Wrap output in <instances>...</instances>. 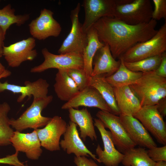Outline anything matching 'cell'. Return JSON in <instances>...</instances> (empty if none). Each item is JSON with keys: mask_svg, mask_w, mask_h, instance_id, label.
I'll return each mask as SVG.
<instances>
[{"mask_svg": "<svg viewBox=\"0 0 166 166\" xmlns=\"http://www.w3.org/2000/svg\"><path fill=\"white\" fill-rule=\"evenodd\" d=\"M77 125L70 121L64 134V139L60 142V145L68 154L73 153L76 156H91L99 163L96 156L89 151L81 140L77 129Z\"/></svg>", "mask_w": 166, "mask_h": 166, "instance_id": "d6986e66", "label": "cell"}, {"mask_svg": "<svg viewBox=\"0 0 166 166\" xmlns=\"http://www.w3.org/2000/svg\"><path fill=\"white\" fill-rule=\"evenodd\" d=\"M10 107L6 102L0 103V146H6L11 144V138L14 131L10 124L8 115Z\"/></svg>", "mask_w": 166, "mask_h": 166, "instance_id": "f1b7e54d", "label": "cell"}, {"mask_svg": "<svg viewBox=\"0 0 166 166\" xmlns=\"http://www.w3.org/2000/svg\"><path fill=\"white\" fill-rule=\"evenodd\" d=\"M74 161L77 166H100L93 160L85 156H75Z\"/></svg>", "mask_w": 166, "mask_h": 166, "instance_id": "e575fe53", "label": "cell"}, {"mask_svg": "<svg viewBox=\"0 0 166 166\" xmlns=\"http://www.w3.org/2000/svg\"><path fill=\"white\" fill-rule=\"evenodd\" d=\"M121 162L124 166H154L156 162L149 156L143 147H135L126 151Z\"/></svg>", "mask_w": 166, "mask_h": 166, "instance_id": "4316f807", "label": "cell"}, {"mask_svg": "<svg viewBox=\"0 0 166 166\" xmlns=\"http://www.w3.org/2000/svg\"><path fill=\"white\" fill-rule=\"evenodd\" d=\"M74 82L80 91L89 86V80L83 69H65Z\"/></svg>", "mask_w": 166, "mask_h": 166, "instance_id": "4dcf8cb0", "label": "cell"}, {"mask_svg": "<svg viewBox=\"0 0 166 166\" xmlns=\"http://www.w3.org/2000/svg\"><path fill=\"white\" fill-rule=\"evenodd\" d=\"M96 116L103 123L105 128L109 129L117 150L124 154L136 145L128 136L119 116L111 113L100 110Z\"/></svg>", "mask_w": 166, "mask_h": 166, "instance_id": "ba28073f", "label": "cell"}, {"mask_svg": "<svg viewBox=\"0 0 166 166\" xmlns=\"http://www.w3.org/2000/svg\"><path fill=\"white\" fill-rule=\"evenodd\" d=\"M157 109L163 117L166 116V97L160 100L158 103L156 105Z\"/></svg>", "mask_w": 166, "mask_h": 166, "instance_id": "8d00e7d4", "label": "cell"}, {"mask_svg": "<svg viewBox=\"0 0 166 166\" xmlns=\"http://www.w3.org/2000/svg\"><path fill=\"white\" fill-rule=\"evenodd\" d=\"M5 35L2 29L0 27V58L2 56L3 47L4 46V41Z\"/></svg>", "mask_w": 166, "mask_h": 166, "instance_id": "74e56055", "label": "cell"}, {"mask_svg": "<svg viewBox=\"0 0 166 166\" xmlns=\"http://www.w3.org/2000/svg\"><path fill=\"white\" fill-rule=\"evenodd\" d=\"M121 114L133 116L141 108L140 101L129 86L113 88Z\"/></svg>", "mask_w": 166, "mask_h": 166, "instance_id": "7402d4cb", "label": "cell"}, {"mask_svg": "<svg viewBox=\"0 0 166 166\" xmlns=\"http://www.w3.org/2000/svg\"><path fill=\"white\" fill-rule=\"evenodd\" d=\"M166 51V22L151 38L138 43L119 58L124 62H132L162 54Z\"/></svg>", "mask_w": 166, "mask_h": 166, "instance_id": "277c9868", "label": "cell"}, {"mask_svg": "<svg viewBox=\"0 0 166 166\" xmlns=\"http://www.w3.org/2000/svg\"><path fill=\"white\" fill-rule=\"evenodd\" d=\"M156 20L152 19L146 23L129 25L114 18L104 17L93 26L100 41L108 45L113 58H119L136 45L144 42L153 36Z\"/></svg>", "mask_w": 166, "mask_h": 166, "instance_id": "6da1fadb", "label": "cell"}, {"mask_svg": "<svg viewBox=\"0 0 166 166\" xmlns=\"http://www.w3.org/2000/svg\"><path fill=\"white\" fill-rule=\"evenodd\" d=\"M163 53L136 61L124 62V64L129 70L135 72L144 73L154 71L161 63Z\"/></svg>", "mask_w": 166, "mask_h": 166, "instance_id": "f546056e", "label": "cell"}, {"mask_svg": "<svg viewBox=\"0 0 166 166\" xmlns=\"http://www.w3.org/2000/svg\"><path fill=\"white\" fill-rule=\"evenodd\" d=\"M6 69L5 66L0 62V76Z\"/></svg>", "mask_w": 166, "mask_h": 166, "instance_id": "60d3db41", "label": "cell"}, {"mask_svg": "<svg viewBox=\"0 0 166 166\" xmlns=\"http://www.w3.org/2000/svg\"><path fill=\"white\" fill-rule=\"evenodd\" d=\"M49 86L47 81L42 78L34 82L26 81L24 86L9 84L7 81L2 83L0 81V93L8 91L14 94H20L17 99V101L20 103L27 97L30 98L33 96L34 99L46 97Z\"/></svg>", "mask_w": 166, "mask_h": 166, "instance_id": "9a60e30c", "label": "cell"}, {"mask_svg": "<svg viewBox=\"0 0 166 166\" xmlns=\"http://www.w3.org/2000/svg\"><path fill=\"white\" fill-rule=\"evenodd\" d=\"M10 142L16 152L25 153L30 159L38 160L42 152L36 129L31 133H26L14 131Z\"/></svg>", "mask_w": 166, "mask_h": 166, "instance_id": "ac0fdd59", "label": "cell"}, {"mask_svg": "<svg viewBox=\"0 0 166 166\" xmlns=\"http://www.w3.org/2000/svg\"><path fill=\"white\" fill-rule=\"evenodd\" d=\"M54 91L61 100L67 102L80 91L76 85L65 69H59L56 75Z\"/></svg>", "mask_w": 166, "mask_h": 166, "instance_id": "603a6c76", "label": "cell"}, {"mask_svg": "<svg viewBox=\"0 0 166 166\" xmlns=\"http://www.w3.org/2000/svg\"><path fill=\"white\" fill-rule=\"evenodd\" d=\"M156 74L161 77L166 78V53H163L161 63L157 69L154 71Z\"/></svg>", "mask_w": 166, "mask_h": 166, "instance_id": "d590c367", "label": "cell"}, {"mask_svg": "<svg viewBox=\"0 0 166 166\" xmlns=\"http://www.w3.org/2000/svg\"><path fill=\"white\" fill-rule=\"evenodd\" d=\"M154 166H166V161H160L156 162Z\"/></svg>", "mask_w": 166, "mask_h": 166, "instance_id": "ab89813d", "label": "cell"}, {"mask_svg": "<svg viewBox=\"0 0 166 166\" xmlns=\"http://www.w3.org/2000/svg\"><path fill=\"white\" fill-rule=\"evenodd\" d=\"M118 0H84L82 6L85 18L82 25L84 31L87 33L98 20L104 17L113 18L115 7Z\"/></svg>", "mask_w": 166, "mask_h": 166, "instance_id": "8fae6325", "label": "cell"}, {"mask_svg": "<svg viewBox=\"0 0 166 166\" xmlns=\"http://www.w3.org/2000/svg\"><path fill=\"white\" fill-rule=\"evenodd\" d=\"M121 63L120 59L116 61L113 58L109 45L105 44L97 50L93 57L91 77L110 76L118 69Z\"/></svg>", "mask_w": 166, "mask_h": 166, "instance_id": "ffe728a7", "label": "cell"}, {"mask_svg": "<svg viewBox=\"0 0 166 166\" xmlns=\"http://www.w3.org/2000/svg\"><path fill=\"white\" fill-rule=\"evenodd\" d=\"M94 124L100 133L104 145L103 150L99 144L96 149L99 163H102L105 166H118L124 154L116 149L110 132L106 129L102 122L95 118Z\"/></svg>", "mask_w": 166, "mask_h": 166, "instance_id": "7c38bea8", "label": "cell"}, {"mask_svg": "<svg viewBox=\"0 0 166 166\" xmlns=\"http://www.w3.org/2000/svg\"><path fill=\"white\" fill-rule=\"evenodd\" d=\"M88 42L83 49L82 56L83 69L87 77L89 78L93 71V61L97 50L105 44L99 40L97 32L93 27L87 32Z\"/></svg>", "mask_w": 166, "mask_h": 166, "instance_id": "d4e9b609", "label": "cell"}, {"mask_svg": "<svg viewBox=\"0 0 166 166\" xmlns=\"http://www.w3.org/2000/svg\"><path fill=\"white\" fill-rule=\"evenodd\" d=\"M123 3L119 0L113 18L132 25L147 23L152 19L153 10L150 0H131Z\"/></svg>", "mask_w": 166, "mask_h": 166, "instance_id": "5b68a950", "label": "cell"}, {"mask_svg": "<svg viewBox=\"0 0 166 166\" xmlns=\"http://www.w3.org/2000/svg\"><path fill=\"white\" fill-rule=\"evenodd\" d=\"M15 10L10 4H8L0 9V27L6 34L7 30L12 24L18 26L24 24L30 18V15H15Z\"/></svg>", "mask_w": 166, "mask_h": 166, "instance_id": "83f0119b", "label": "cell"}, {"mask_svg": "<svg viewBox=\"0 0 166 166\" xmlns=\"http://www.w3.org/2000/svg\"><path fill=\"white\" fill-rule=\"evenodd\" d=\"M44 58V61L40 65L32 68V73H40L52 68L59 69H83L82 55L76 53H69L56 55L50 52L44 48L42 50Z\"/></svg>", "mask_w": 166, "mask_h": 166, "instance_id": "52a82bcc", "label": "cell"}, {"mask_svg": "<svg viewBox=\"0 0 166 166\" xmlns=\"http://www.w3.org/2000/svg\"><path fill=\"white\" fill-rule=\"evenodd\" d=\"M53 98L50 95L45 97L33 99L30 106L19 117L10 119L11 127L16 131L21 132L29 128L35 130L45 126L52 118L42 116V112L52 102Z\"/></svg>", "mask_w": 166, "mask_h": 166, "instance_id": "3957f363", "label": "cell"}, {"mask_svg": "<svg viewBox=\"0 0 166 166\" xmlns=\"http://www.w3.org/2000/svg\"><path fill=\"white\" fill-rule=\"evenodd\" d=\"M119 117L128 136L136 145L148 149L157 146L148 132L138 120L132 116L120 114Z\"/></svg>", "mask_w": 166, "mask_h": 166, "instance_id": "e0dca14e", "label": "cell"}, {"mask_svg": "<svg viewBox=\"0 0 166 166\" xmlns=\"http://www.w3.org/2000/svg\"><path fill=\"white\" fill-rule=\"evenodd\" d=\"M89 86L94 88L99 93L110 109L111 113L117 116L121 114L113 88L106 81L105 77L102 76L91 77Z\"/></svg>", "mask_w": 166, "mask_h": 166, "instance_id": "cb8c5ba5", "label": "cell"}, {"mask_svg": "<svg viewBox=\"0 0 166 166\" xmlns=\"http://www.w3.org/2000/svg\"><path fill=\"white\" fill-rule=\"evenodd\" d=\"M149 157L155 162L160 161H166V145L161 147H157L147 150Z\"/></svg>", "mask_w": 166, "mask_h": 166, "instance_id": "d6a6232c", "label": "cell"}, {"mask_svg": "<svg viewBox=\"0 0 166 166\" xmlns=\"http://www.w3.org/2000/svg\"><path fill=\"white\" fill-rule=\"evenodd\" d=\"M154 9L152 14V19L156 20L164 18L166 21V0H153Z\"/></svg>", "mask_w": 166, "mask_h": 166, "instance_id": "1f68e13d", "label": "cell"}, {"mask_svg": "<svg viewBox=\"0 0 166 166\" xmlns=\"http://www.w3.org/2000/svg\"><path fill=\"white\" fill-rule=\"evenodd\" d=\"M79 106L96 107L101 110L111 113L99 93L94 88L88 86L80 91L73 98L61 106L63 109L70 108L77 109Z\"/></svg>", "mask_w": 166, "mask_h": 166, "instance_id": "2e32d148", "label": "cell"}, {"mask_svg": "<svg viewBox=\"0 0 166 166\" xmlns=\"http://www.w3.org/2000/svg\"><path fill=\"white\" fill-rule=\"evenodd\" d=\"M53 13L44 8L39 16L29 25L30 34L34 38L44 40L49 37L58 36L61 31L60 24L53 17Z\"/></svg>", "mask_w": 166, "mask_h": 166, "instance_id": "4fadbf2b", "label": "cell"}, {"mask_svg": "<svg viewBox=\"0 0 166 166\" xmlns=\"http://www.w3.org/2000/svg\"><path fill=\"white\" fill-rule=\"evenodd\" d=\"M119 59L121 63L118 69L112 75L105 77L106 81L113 88L129 86L136 82L143 74L142 72L129 70L125 66L123 61Z\"/></svg>", "mask_w": 166, "mask_h": 166, "instance_id": "484cf974", "label": "cell"}, {"mask_svg": "<svg viewBox=\"0 0 166 166\" xmlns=\"http://www.w3.org/2000/svg\"><path fill=\"white\" fill-rule=\"evenodd\" d=\"M11 74V73L10 70L6 69L0 76V79L4 78H6L10 76Z\"/></svg>", "mask_w": 166, "mask_h": 166, "instance_id": "f35d334b", "label": "cell"}, {"mask_svg": "<svg viewBox=\"0 0 166 166\" xmlns=\"http://www.w3.org/2000/svg\"><path fill=\"white\" fill-rule=\"evenodd\" d=\"M24 166H28L27 164H26V165H25Z\"/></svg>", "mask_w": 166, "mask_h": 166, "instance_id": "b9f144b4", "label": "cell"}, {"mask_svg": "<svg viewBox=\"0 0 166 166\" xmlns=\"http://www.w3.org/2000/svg\"><path fill=\"white\" fill-rule=\"evenodd\" d=\"M35 38L30 37L8 46L3 47V56L8 65L12 68L19 67L26 61L34 60L37 55L34 48L36 46Z\"/></svg>", "mask_w": 166, "mask_h": 166, "instance_id": "30bf717a", "label": "cell"}, {"mask_svg": "<svg viewBox=\"0 0 166 166\" xmlns=\"http://www.w3.org/2000/svg\"><path fill=\"white\" fill-rule=\"evenodd\" d=\"M133 117L138 120L160 144H166V127L156 105L141 107Z\"/></svg>", "mask_w": 166, "mask_h": 166, "instance_id": "9c48e42d", "label": "cell"}, {"mask_svg": "<svg viewBox=\"0 0 166 166\" xmlns=\"http://www.w3.org/2000/svg\"><path fill=\"white\" fill-rule=\"evenodd\" d=\"M69 110V117L71 121L77 125L80 128V137L84 141L88 136L92 141L97 140L94 122L90 113L86 108L81 109L70 108Z\"/></svg>", "mask_w": 166, "mask_h": 166, "instance_id": "44dd1931", "label": "cell"}, {"mask_svg": "<svg viewBox=\"0 0 166 166\" xmlns=\"http://www.w3.org/2000/svg\"></svg>", "mask_w": 166, "mask_h": 166, "instance_id": "7bdbcfd3", "label": "cell"}, {"mask_svg": "<svg viewBox=\"0 0 166 166\" xmlns=\"http://www.w3.org/2000/svg\"><path fill=\"white\" fill-rule=\"evenodd\" d=\"M140 101L141 107L156 105L166 97V78L154 71L143 73L136 82L129 86Z\"/></svg>", "mask_w": 166, "mask_h": 166, "instance_id": "7a4b0ae2", "label": "cell"}, {"mask_svg": "<svg viewBox=\"0 0 166 166\" xmlns=\"http://www.w3.org/2000/svg\"><path fill=\"white\" fill-rule=\"evenodd\" d=\"M67 126L61 117L55 116L44 128L36 129L41 146L50 151L59 150L60 139L66 131Z\"/></svg>", "mask_w": 166, "mask_h": 166, "instance_id": "5bb4252c", "label": "cell"}, {"mask_svg": "<svg viewBox=\"0 0 166 166\" xmlns=\"http://www.w3.org/2000/svg\"><path fill=\"white\" fill-rule=\"evenodd\" d=\"M80 9L81 4L78 3L71 11V29L58 51L59 54L76 53L82 55L83 49L87 44V33L83 30L82 25L79 20Z\"/></svg>", "mask_w": 166, "mask_h": 166, "instance_id": "8992f818", "label": "cell"}, {"mask_svg": "<svg viewBox=\"0 0 166 166\" xmlns=\"http://www.w3.org/2000/svg\"><path fill=\"white\" fill-rule=\"evenodd\" d=\"M18 152L0 158V164H6L14 166H24V163L20 161L18 157Z\"/></svg>", "mask_w": 166, "mask_h": 166, "instance_id": "836d02e7", "label": "cell"}]
</instances>
